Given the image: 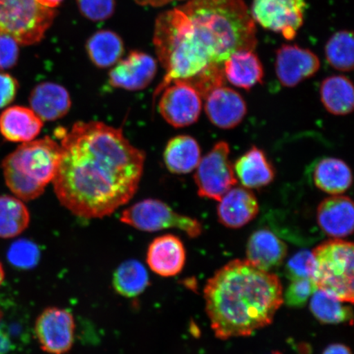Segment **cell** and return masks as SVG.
<instances>
[{"instance_id": "6da1fadb", "label": "cell", "mask_w": 354, "mask_h": 354, "mask_svg": "<svg viewBox=\"0 0 354 354\" xmlns=\"http://www.w3.org/2000/svg\"><path fill=\"white\" fill-rule=\"evenodd\" d=\"M62 154L53 184L62 205L80 218L109 216L135 196L145 153L118 128L78 122L59 129Z\"/></svg>"}, {"instance_id": "7a4b0ae2", "label": "cell", "mask_w": 354, "mask_h": 354, "mask_svg": "<svg viewBox=\"0 0 354 354\" xmlns=\"http://www.w3.org/2000/svg\"><path fill=\"white\" fill-rule=\"evenodd\" d=\"M203 293L212 329L223 340L269 326L283 304L280 279L247 259L233 260L216 271Z\"/></svg>"}, {"instance_id": "3957f363", "label": "cell", "mask_w": 354, "mask_h": 354, "mask_svg": "<svg viewBox=\"0 0 354 354\" xmlns=\"http://www.w3.org/2000/svg\"><path fill=\"white\" fill-rule=\"evenodd\" d=\"M61 154V145L48 136L22 143L2 162L7 187L21 201L41 196L55 179Z\"/></svg>"}, {"instance_id": "277c9868", "label": "cell", "mask_w": 354, "mask_h": 354, "mask_svg": "<svg viewBox=\"0 0 354 354\" xmlns=\"http://www.w3.org/2000/svg\"><path fill=\"white\" fill-rule=\"evenodd\" d=\"M316 268L313 281L317 290L324 291L343 303H353V245L334 239L322 243L313 251Z\"/></svg>"}, {"instance_id": "5b68a950", "label": "cell", "mask_w": 354, "mask_h": 354, "mask_svg": "<svg viewBox=\"0 0 354 354\" xmlns=\"http://www.w3.org/2000/svg\"><path fill=\"white\" fill-rule=\"evenodd\" d=\"M56 15L35 0H0V34L30 46L41 41Z\"/></svg>"}, {"instance_id": "8992f818", "label": "cell", "mask_w": 354, "mask_h": 354, "mask_svg": "<svg viewBox=\"0 0 354 354\" xmlns=\"http://www.w3.org/2000/svg\"><path fill=\"white\" fill-rule=\"evenodd\" d=\"M120 220L124 224L147 232L177 228L190 238H196L203 232L202 224L198 220L176 212L158 199H145L135 203L122 212Z\"/></svg>"}, {"instance_id": "52a82bcc", "label": "cell", "mask_w": 354, "mask_h": 354, "mask_svg": "<svg viewBox=\"0 0 354 354\" xmlns=\"http://www.w3.org/2000/svg\"><path fill=\"white\" fill-rule=\"evenodd\" d=\"M230 153L228 143L219 141L201 159L194 176L199 197L219 201L228 190L236 187L238 180Z\"/></svg>"}, {"instance_id": "ba28073f", "label": "cell", "mask_w": 354, "mask_h": 354, "mask_svg": "<svg viewBox=\"0 0 354 354\" xmlns=\"http://www.w3.org/2000/svg\"><path fill=\"white\" fill-rule=\"evenodd\" d=\"M306 0H254L252 19L266 30L293 39L304 24Z\"/></svg>"}, {"instance_id": "9c48e42d", "label": "cell", "mask_w": 354, "mask_h": 354, "mask_svg": "<svg viewBox=\"0 0 354 354\" xmlns=\"http://www.w3.org/2000/svg\"><path fill=\"white\" fill-rule=\"evenodd\" d=\"M158 111L163 119L176 128L187 127L196 123L202 111V98L192 86L175 82L161 93Z\"/></svg>"}, {"instance_id": "30bf717a", "label": "cell", "mask_w": 354, "mask_h": 354, "mask_svg": "<svg viewBox=\"0 0 354 354\" xmlns=\"http://www.w3.org/2000/svg\"><path fill=\"white\" fill-rule=\"evenodd\" d=\"M74 317L68 310L48 308L35 322V334L43 351L50 354H65L74 343Z\"/></svg>"}, {"instance_id": "8fae6325", "label": "cell", "mask_w": 354, "mask_h": 354, "mask_svg": "<svg viewBox=\"0 0 354 354\" xmlns=\"http://www.w3.org/2000/svg\"><path fill=\"white\" fill-rule=\"evenodd\" d=\"M276 73L279 82L286 87H295L315 75L320 60L308 48L283 44L277 52Z\"/></svg>"}, {"instance_id": "7c38bea8", "label": "cell", "mask_w": 354, "mask_h": 354, "mask_svg": "<svg viewBox=\"0 0 354 354\" xmlns=\"http://www.w3.org/2000/svg\"><path fill=\"white\" fill-rule=\"evenodd\" d=\"M157 62L152 56L132 51L111 70L109 82L115 88L137 91L147 88L157 73Z\"/></svg>"}, {"instance_id": "4fadbf2b", "label": "cell", "mask_w": 354, "mask_h": 354, "mask_svg": "<svg viewBox=\"0 0 354 354\" xmlns=\"http://www.w3.org/2000/svg\"><path fill=\"white\" fill-rule=\"evenodd\" d=\"M205 100L207 118L221 129H232L240 125L247 113L245 100L232 88L224 86L216 88Z\"/></svg>"}, {"instance_id": "5bb4252c", "label": "cell", "mask_w": 354, "mask_h": 354, "mask_svg": "<svg viewBox=\"0 0 354 354\" xmlns=\"http://www.w3.org/2000/svg\"><path fill=\"white\" fill-rule=\"evenodd\" d=\"M187 252L183 241L174 234H165L150 243L147 250L148 266L157 275L175 277L183 271Z\"/></svg>"}, {"instance_id": "9a60e30c", "label": "cell", "mask_w": 354, "mask_h": 354, "mask_svg": "<svg viewBox=\"0 0 354 354\" xmlns=\"http://www.w3.org/2000/svg\"><path fill=\"white\" fill-rule=\"evenodd\" d=\"M218 202V221L227 228L245 227L259 214L258 199L251 190L245 187H234Z\"/></svg>"}, {"instance_id": "2e32d148", "label": "cell", "mask_w": 354, "mask_h": 354, "mask_svg": "<svg viewBox=\"0 0 354 354\" xmlns=\"http://www.w3.org/2000/svg\"><path fill=\"white\" fill-rule=\"evenodd\" d=\"M317 219L327 236L335 239L351 236L354 223L352 199L339 194L325 198L317 207Z\"/></svg>"}, {"instance_id": "e0dca14e", "label": "cell", "mask_w": 354, "mask_h": 354, "mask_svg": "<svg viewBox=\"0 0 354 354\" xmlns=\"http://www.w3.org/2000/svg\"><path fill=\"white\" fill-rule=\"evenodd\" d=\"M29 103L30 109L43 122L59 120L72 107L68 90L54 82H43L35 86L30 93Z\"/></svg>"}, {"instance_id": "ac0fdd59", "label": "cell", "mask_w": 354, "mask_h": 354, "mask_svg": "<svg viewBox=\"0 0 354 354\" xmlns=\"http://www.w3.org/2000/svg\"><path fill=\"white\" fill-rule=\"evenodd\" d=\"M287 245L275 234L260 229L251 234L247 243V260L263 271L269 272L284 262Z\"/></svg>"}, {"instance_id": "d6986e66", "label": "cell", "mask_w": 354, "mask_h": 354, "mask_svg": "<svg viewBox=\"0 0 354 354\" xmlns=\"http://www.w3.org/2000/svg\"><path fill=\"white\" fill-rule=\"evenodd\" d=\"M44 122L32 109L12 106L0 114V133L10 142L26 143L37 138Z\"/></svg>"}, {"instance_id": "ffe728a7", "label": "cell", "mask_w": 354, "mask_h": 354, "mask_svg": "<svg viewBox=\"0 0 354 354\" xmlns=\"http://www.w3.org/2000/svg\"><path fill=\"white\" fill-rule=\"evenodd\" d=\"M233 167L243 187L249 189L267 187L276 176L275 168L267 155L256 146L239 158Z\"/></svg>"}, {"instance_id": "44dd1931", "label": "cell", "mask_w": 354, "mask_h": 354, "mask_svg": "<svg viewBox=\"0 0 354 354\" xmlns=\"http://www.w3.org/2000/svg\"><path fill=\"white\" fill-rule=\"evenodd\" d=\"M225 79L232 85L251 90L263 83V66L254 50H241L234 53L223 64Z\"/></svg>"}, {"instance_id": "7402d4cb", "label": "cell", "mask_w": 354, "mask_h": 354, "mask_svg": "<svg viewBox=\"0 0 354 354\" xmlns=\"http://www.w3.org/2000/svg\"><path fill=\"white\" fill-rule=\"evenodd\" d=\"M163 159L168 171L171 174H189L196 169L201 161V146L192 136H177L168 141Z\"/></svg>"}, {"instance_id": "603a6c76", "label": "cell", "mask_w": 354, "mask_h": 354, "mask_svg": "<svg viewBox=\"0 0 354 354\" xmlns=\"http://www.w3.org/2000/svg\"><path fill=\"white\" fill-rule=\"evenodd\" d=\"M313 181L322 192L339 196L351 187L352 171L342 159L325 158L321 159L314 168Z\"/></svg>"}, {"instance_id": "cb8c5ba5", "label": "cell", "mask_w": 354, "mask_h": 354, "mask_svg": "<svg viewBox=\"0 0 354 354\" xmlns=\"http://www.w3.org/2000/svg\"><path fill=\"white\" fill-rule=\"evenodd\" d=\"M321 100L325 109L336 116H345L353 112L354 91L348 77L337 75L327 77L321 84Z\"/></svg>"}, {"instance_id": "d4e9b609", "label": "cell", "mask_w": 354, "mask_h": 354, "mask_svg": "<svg viewBox=\"0 0 354 354\" xmlns=\"http://www.w3.org/2000/svg\"><path fill=\"white\" fill-rule=\"evenodd\" d=\"M86 50L93 64L98 68H107L121 60L124 44L116 33L100 30L88 39Z\"/></svg>"}, {"instance_id": "484cf974", "label": "cell", "mask_w": 354, "mask_h": 354, "mask_svg": "<svg viewBox=\"0 0 354 354\" xmlns=\"http://www.w3.org/2000/svg\"><path fill=\"white\" fill-rule=\"evenodd\" d=\"M149 283L147 270L139 261H126L113 274L114 290L126 298H134L142 294Z\"/></svg>"}, {"instance_id": "4316f807", "label": "cell", "mask_w": 354, "mask_h": 354, "mask_svg": "<svg viewBox=\"0 0 354 354\" xmlns=\"http://www.w3.org/2000/svg\"><path fill=\"white\" fill-rule=\"evenodd\" d=\"M30 221L28 209L20 198L0 196V238L19 236L28 227Z\"/></svg>"}, {"instance_id": "83f0119b", "label": "cell", "mask_w": 354, "mask_h": 354, "mask_svg": "<svg viewBox=\"0 0 354 354\" xmlns=\"http://www.w3.org/2000/svg\"><path fill=\"white\" fill-rule=\"evenodd\" d=\"M310 310L318 321L325 324L353 322L352 308L320 290L317 289L312 295Z\"/></svg>"}, {"instance_id": "f1b7e54d", "label": "cell", "mask_w": 354, "mask_h": 354, "mask_svg": "<svg viewBox=\"0 0 354 354\" xmlns=\"http://www.w3.org/2000/svg\"><path fill=\"white\" fill-rule=\"evenodd\" d=\"M353 33L340 30L329 39L325 47L327 62L340 72H351L354 66Z\"/></svg>"}, {"instance_id": "f546056e", "label": "cell", "mask_w": 354, "mask_h": 354, "mask_svg": "<svg viewBox=\"0 0 354 354\" xmlns=\"http://www.w3.org/2000/svg\"><path fill=\"white\" fill-rule=\"evenodd\" d=\"M41 257L39 247L28 240H19L12 243L8 250V262L19 269H32L37 265Z\"/></svg>"}, {"instance_id": "4dcf8cb0", "label": "cell", "mask_w": 354, "mask_h": 354, "mask_svg": "<svg viewBox=\"0 0 354 354\" xmlns=\"http://www.w3.org/2000/svg\"><path fill=\"white\" fill-rule=\"evenodd\" d=\"M316 263L313 252L302 250L295 254L286 266V277L290 281L299 279H313Z\"/></svg>"}, {"instance_id": "1f68e13d", "label": "cell", "mask_w": 354, "mask_h": 354, "mask_svg": "<svg viewBox=\"0 0 354 354\" xmlns=\"http://www.w3.org/2000/svg\"><path fill=\"white\" fill-rule=\"evenodd\" d=\"M291 281L285 295H283V303L290 308H302L317 290L315 283L313 279H299Z\"/></svg>"}, {"instance_id": "d6a6232c", "label": "cell", "mask_w": 354, "mask_h": 354, "mask_svg": "<svg viewBox=\"0 0 354 354\" xmlns=\"http://www.w3.org/2000/svg\"><path fill=\"white\" fill-rule=\"evenodd\" d=\"M77 3L82 15L94 21L107 20L115 8V0H77Z\"/></svg>"}, {"instance_id": "836d02e7", "label": "cell", "mask_w": 354, "mask_h": 354, "mask_svg": "<svg viewBox=\"0 0 354 354\" xmlns=\"http://www.w3.org/2000/svg\"><path fill=\"white\" fill-rule=\"evenodd\" d=\"M16 39L7 34H0V71L13 68L19 61V47Z\"/></svg>"}, {"instance_id": "e575fe53", "label": "cell", "mask_w": 354, "mask_h": 354, "mask_svg": "<svg viewBox=\"0 0 354 354\" xmlns=\"http://www.w3.org/2000/svg\"><path fill=\"white\" fill-rule=\"evenodd\" d=\"M19 83L11 75L0 71V109L7 107L15 100Z\"/></svg>"}, {"instance_id": "d590c367", "label": "cell", "mask_w": 354, "mask_h": 354, "mask_svg": "<svg viewBox=\"0 0 354 354\" xmlns=\"http://www.w3.org/2000/svg\"><path fill=\"white\" fill-rule=\"evenodd\" d=\"M13 349L10 333L3 324H0V354H8Z\"/></svg>"}, {"instance_id": "8d00e7d4", "label": "cell", "mask_w": 354, "mask_h": 354, "mask_svg": "<svg viewBox=\"0 0 354 354\" xmlns=\"http://www.w3.org/2000/svg\"><path fill=\"white\" fill-rule=\"evenodd\" d=\"M322 354H352L351 348L342 344H333L329 345Z\"/></svg>"}, {"instance_id": "74e56055", "label": "cell", "mask_w": 354, "mask_h": 354, "mask_svg": "<svg viewBox=\"0 0 354 354\" xmlns=\"http://www.w3.org/2000/svg\"><path fill=\"white\" fill-rule=\"evenodd\" d=\"M174 1H178V0H135L139 6L152 7H161Z\"/></svg>"}, {"instance_id": "f35d334b", "label": "cell", "mask_w": 354, "mask_h": 354, "mask_svg": "<svg viewBox=\"0 0 354 354\" xmlns=\"http://www.w3.org/2000/svg\"><path fill=\"white\" fill-rule=\"evenodd\" d=\"M35 1L41 4L44 7L53 8V10H54V8L59 6L64 0H35Z\"/></svg>"}, {"instance_id": "ab89813d", "label": "cell", "mask_w": 354, "mask_h": 354, "mask_svg": "<svg viewBox=\"0 0 354 354\" xmlns=\"http://www.w3.org/2000/svg\"><path fill=\"white\" fill-rule=\"evenodd\" d=\"M4 276H6V274H4L3 267L1 262H0V286L3 284Z\"/></svg>"}, {"instance_id": "60d3db41", "label": "cell", "mask_w": 354, "mask_h": 354, "mask_svg": "<svg viewBox=\"0 0 354 354\" xmlns=\"http://www.w3.org/2000/svg\"><path fill=\"white\" fill-rule=\"evenodd\" d=\"M270 354H281V353L280 352L275 351V352H272V353H270Z\"/></svg>"}]
</instances>
